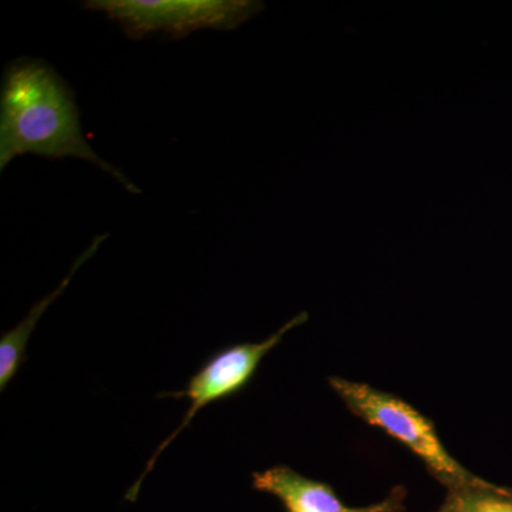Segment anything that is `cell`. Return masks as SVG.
Here are the masks:
<instances>
[{
	"instance_id": "cell-1",
	"label": "cell",
	"mask_w": 512,
	"mask_h": 512,
	"mask_svg": "<svg viewBox=\"0 0 512 512\" xmlns=\"http://www.w3.org/2000/svg\"><path fill=\"white\" fill-rule=\"evenodd\" d=\"M35 154L79 158L113 175L127 191L140 194L136 184L90 147L80 126V111L72 89L52 66L20 59L9 64L0 94V171L13 158Z\"/></svg>"
},
{
	"instance_id": "cell-7",
	"label": "cell",
	"mask_w": 512,
	"mask_h": 512,
	"mask_svg": "<svg viewBox=\"0 0 512 512\" xmlns=\"http://www.w3.org/2000/svg\"><path fill=\"white\" fill-rule=\"evenodd\" d=\"M460 512H512V488L484 481L476 487L448 491Z\"/></svg>"
},
{
	"instance_id": "cell-6",
	"label": "cell",
	"mask_w": 512,
	"mask_h": 512,
	"mask_svg": "<svg viewBox=\"0 0 512 512\" xmlns=\"http://www.w3.org/2000/svg\"><path fill=\"white\" fill-rule=\"evenodd\" d=\"M107 238H109V234H101L99 237L94 238L90 247L74 262L69 275L63 279L59 288L45 296L42 301L37 302L36 305L30 309L28 316H26L18 326L3 333L2 338H0V390H2V392L8 387V384L12 382L13 377L19 372L23 362L28 359L26 349H28L30 335H32L33 330H35L37 322L42 318L43 313H45L47 308L66 291L67 285L72 281L77 269H79L84 262L92 258L94 252L100 248L104 239Z\"/></svg>"
},
{
	"instance_id": "cell-5",
	"label": "cell",
	"mask_w": 512,
	"mask_h": 512,
	"mask_svg": "<svg viewBox=\"0 0 512 512\" xmlns=\"http://www.w3.org/2000/svg\"><path fill=\"white\" fill-rule=\"evenodd\" d=\"M252 487L271 494L284 504L286 512H404L406 490L393 488L380 503L348 507L329 484L299 474L291 467L275 466L252 474Z\"/></svg>"
},
{
	"instance_id": "cell-4",
	"label": "cell",
	"mask_w": 512,
	"mask_h": 512,
	"mask_svg": "<svg viewBox=\"0 0 512 512\" xmlns=\"http://www.w3.org/2000/svg\"><path fill=\"white\" fill-rule=\"evenodd\" d=\"M306 320H308V313H298L295 318L286 322L281 329L276 330L274 335L262 340V342L237 343V345L227 346V348L218 350V352H215L214 355L205 360L204 365L197 370L195 375L191 376L187 389L183 390V392L163 393L161 396H158L188 399L191 404L188 407L187 413L184 414L180 426L157 447L153 456L148 460L143 474L138 477L134 485H131L130 490L126 494L127 500H136L141 483H143L144 478H146L151 468L156 464L158 457L163 454L165 448L170 446L180 436L181 431L190 426L197 413L201 412L208 404L231 399V397L238 396L239 393L244 392L252 380H254L256 372H258L265 356L282 342L286 333L291 332L296 326L303 325Z\"/></svg>"
},
{
	"instance_id": "cell-3",
	"label": "cell",
	"mask_w": 512,
	"mask_h": 512,
	"mask_svg": "<svg viewBox=\"0 0 512 512\" xmlns=\"http://www.w3.org/2000/svg\"><path fill=\"white\" fill-rule=\"evenodd\" d=\"M83 6L103 12L133 40L153 33L183 39L202 29L234 30L264 9L254 0H89Z\"/></svg>"
},
{
	"instance_id": "cell-2",
	"label": "cell",
	"mask_w": 512,
	"mask_h": 512,
	"mask_svg": "<svg viewBox=\"0 0 512 512\" xmlns=\"http://www.w3.org/2000/svg\"><path fill=\"white\" fill-rule=\"evenodd\" d=\"M329 386L355 416L413 451L426 464L431 476L446 485L448 491L484 483L448 453L433 421L414 409L412 404L369 384L343 377H329Z\"/></svg>"
},
{
	"instance_id": "cell-8",
	"label": "cell",
	"mask_w": 512,
	"mask_h": 512,
	"mask_svg": "<svg viewBox=\"0 0 512 512\" xmlns=\"http://www.w3.org/2000/svg\"><path fill=\"white\" fill-rule=\"evenodd\" d=\"M437 512H460L458 511L456 503H454L453 500H451L450 497H447L446 503L441 505V508Z\"/></svg>"
}]
</instances>
